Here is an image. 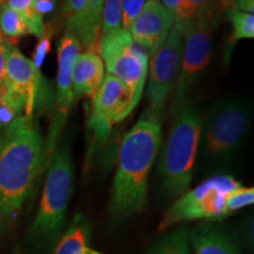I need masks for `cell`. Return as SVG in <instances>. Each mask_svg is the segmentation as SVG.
<instances>
[{"label":"cell","instance_id":"e0dca14e","mask_svg":"<svg viewBox=\"0 0 254 254\" xmlns=\"http://www.w3.org/2000/svg\"><path fill=\"white\" fill-rule=\"evenodd\" d=\"M194 254H239L232 241L220 232L205 227L192 237Z\"/></svg>","mask_w":254,"mask_h":254},{"label":"cell","instance_id":"ba28073f","mask_svg":"<svg viewBox=\"0 0 254 254\" xmlns=\"http://www.w3.org/2000/svg\"><path fill=\"white\" fill-rule=\"evenodd\" d=\"M241 186L231 176L208 178L194 190L185 192L167 209L159 225V231H165L179 222L198 219L221 220L227 217L226 198L228 193Z\"/></svg>","mask_w":254,"mask_h":254},{"label":"cell","instance_id":"5b68a950","mask_svg":"<svg viewBox=\"0 0 254 254\" xmlns=\"http://www.w3.org/2000/svg\"><path fill=\"white\" fill-rule=\"evenodd\" d=\"M44 184L39 208L32 224L33 236L56 238L65 221L73 187V165L67 146L53 152Z\"/></svg>","mask_w":254,"mask_h":254},{"label":"cell","instance_id":"9c48e42d","mask_svg":"<svg viewBox=\"0 0 254 254\" xmlns=\"http://www.w3.org/2000/svg\"><path fill=\"white\" fill-rule=\"evenodd\" d=\"M184 24L174 20L163 45L152 56L147 86L148 110L145 114L161 120L165 104L176 87L183 56Z\"/></svg>","mask_w":254,"mask_h":254},{"label":"cell","instance_id":"277c9868","mask_svg":"<svg viewBox=\"0 0 254 254\" xmlns=\"http://www.w3.org/2000/svg\"><path fill=\"white\" fill-rule=\"evenodd\" d=\"M251 123L252 105L249 99L228 98L219 101L202 122L199 147H204L211 158L231 157L245 142Z\"/></svg>","mask_w":254,"mask_h":254},{"label":"cell","instance_id":"6da1fadb","mask_svg":"<svg viewBox=\"0 0 254 254\" xmlns=\"http://www.w3.org/2000/svg\"><path fill=\"white\" fill-rule=\"evenodd\" d=\"M45 140L33 118L0 129V233L14 220L45 165Z\"/></svg>","mask_w":254,"mask_h":254},{"label":"cell","instance_id":"484cf974","mask_svg":"<svg viewBox=\"0 0 254 254\" xmlns=\"http://www.w3.org/2000/svg\"><path fill=\"white\" fill-rule=\"evenodd\" d=\"M51 37H52V32L45 28V33L40 38L39 43H38L36 50H34L33 59H31L32 63L36 66V68L39 69V71L44 60L46 58L47 53L51 51Z\"/></svg>","mask_w":254,"mask_h":254},{"label":"cell","instance_id":"d6986e66","mask_svg":"<svg viewBox=\"0 0 254 254\" xmlns=\"http://www.w3.org/2000/svg\"><path fill=\"white\" fill-rule=\"evenodd\" d=\"M227 18L232 25V33L227 41V55L232 47L239 40L253 39L254 38V15L246 12L228 9L226 11Z\"/></svg>","mask_w":254,"mask_h":254},{"label":"cell","instance_id":"7c38bea8","mask_svg":"<svg viewBox=\"0 0 254 254\" xmlns=\"http://www.w3.org/2000/svg\"><path fill=\"white\" fill-rule=\"evenodd\" d=\"M5 85L9 99L27 118H33L40 87V71L27 57L11 45L6 59Z\"/></svg>","mask_w":254,"mask_h":254},{"label":"cell","instance_id":"2e32d148","mask_svg":"<svg viewBox=\"0 0 254 254\" xmlns=\"http://www.w3.org/2000/svg\"><path fill=\"white\" fill-rule=\"evenodd\" d=\"M90 236V222L84 215L77 214L56 247L55 254H85Z\"/></svg>","mask_w":254,"mask_h":254},{"label":"cell","instance_id":"1f68e13d","mask_svg":"<svg viewBox=\"0 0 254 254\" xmlns=\"http://www.w3.org/2000/svg\"><path fill=\"white\" fill-rule=\"evenodd\" d=\"M5 5H6V0H0V8Z\"/></svg>","mask_w":254,"mask_h":254},{"label":"cell","instance_id":"cb8c5ba5","mask_svg":"<svg viewBox=\"0 0 254 254\" xmlns=\"http://www.w3.org/2000/svg\"><path fill=\"white\" fill-rule=\"evenodd\" d=\"M215 4L217 0H186L185 12L180 23H185L200 14L211 13L214 15V7L217 6Z\"/></svg>","mask_w":254,"mask_h":254},{"label":"cell","instance_id":"52a82bcc","mask_svg":"<svg viewBox=\"0 0 254 254\" xmlns=\"http://www.w3.org/2000/svg\"><path fill=\"white\" fill-rule=\"evenodd\" d=\"M213 18V14L205 13L183 23L182 65L174 87L171 107L172 118L190 104V92L208 66L212 50L211 26Z\"/></svg>","mask_w":254,"mask_h":254},{"label":"cell","instance_id":"7402d4cb","mask_svg":"<svg viewBox=\"0 0 254 254\" xmlns=\"http://www.w3.org/2000/svg\"><path fill=\"white\" fill-rule=\"evenodd\" d=\"M122 2L123 0H105L104 1L100 36L110 34L123 28Z\"/></svg>","mask_w":254,"mask_h":254},{"label":"cell","instance_id":"4dcf8cb0","mask_svg":"<svg viewBox=\"0 0 254 254\" xmlns=\"http://www.w3.org/2000/svg\"><path fill=\"white\" fill-rule=\"evenodd\" d=\"M85 254H101V253H99V252H95V251H93V250H90V249H87L86 253H85Z\"/></svg>","mask_w":254,"mask_h":254},{"label":"cell","instance_id":"8fae6325","mask_svg":"<svg viewBox=\"0 0 254 254\" xmlns=\"http://www.w3.org/2000/svg\"><path fill=\"white\" fill-rule=\"evenodd\" d=\"M80 50L81 46L75 37H73L68 32H65L58 44V72H57L55 112L44 145L46 167L53 152L58 147L59 138L75 101L72 87V67L74 60L80 55Z\"/></svg>","mask_w":254,"mask_h":254},{"label":"cell","instance_id":"ac0fdd59","mask_svg":"<svg viewBox=\"0 0 254 254\" xmlns=\"http://www.w3.org/2000/svg\"><path fill=\"white\" fill-rule=\"evenodd\" d=\"M6 6L17 12L26 23L28 34L40 38L45 33L44 18L38 13L36 0H6Z\"/></svg>","mask_w":254,"mask_h":254},{"label":"cell","instance_id":"83f0119b","mask_svg":"<svg viewBox=\"0 0 254 254\" xmlns=\"http://www.w3.org/2000/svg\"><path fill=\"white\" fill-rule=\"evenodd\" d=\"M12 44L2 36L0 32V87L5 85V71H6V59H7L8 49Z\"/></svg>","mask_w":254,"mask_h":254},{"label":"cell","instance_id":"4fadbf2b","mask_svg":"<svg viewBox=\"0 0 254 254\" xmlns=\"http://www.w3.org/2000/svg\"><path fill=\"white\" fill-rule=\"evenodd\" d=\"M173 24L174 15L159 0H146L132 21L128 33L136 45L152 57L163 45Z\"/></svg>","mask_w":254,"mask_h":254},{"label":"cell","instance_id":"4316f807","mask_svg":"<svg viewBox=\"0 0 254 254\" xmlns=\"http://www.w3.org/2000/svg\"><path fill=\"white\" fill-rule=\"evenodd\" d=\"M104 1L105 0H88L91 24L93 30L97 32L98 34H100L101 30V17H103Z\"/></svg>","mask_w":254,"mask_h":254},{"label":"cell","instance_id":"9a60e30c","mask_svg":"<svg viewBox=\"0 0 254 254\" xmlns=\"http://www.w3.org/2000/svg\"><path fill=\"white\" fill-rule=\"evenodd\" d=\"M64 15L67 28L66 32L75 37L85 52H97L100 34L92 27L88 0H65Z\"/></svg>","mask_w":254,"mask_h":254},{"label":"cell","instance_id":"f546056e","mask_svg":"<svg viewBox=\"0 0 254 254\" xmlns=\"http://www.w3.org/2000/svg\"><path fill=\"white\" fill-rule=\"evenodd\" d=\"M56 0H36V8L41 17L51 13L55 9Z\"/></svg>","mask_w":254,"mask_h":254},{"label":"cell","instance_id":"44dd1931","mask_svg":"<svg viewBox=\"0 0 254 254\" xmlns=\"http://www.w3.org/2000/svg\"><path fill=\"white\" fill-rule=\"evenodd\" d=\"M148 254H190L189 236L185 230H178L163 238Z\"/></svg>","mask_w":254,"mask_h":254},{"label":"cell","instance_id":"ffe728a7","mask_svg":"<svg viewBox=\"0 0 254 254\" xmlns=\"http://www.w3.org/2000/svg\"><path fill=\"white\" fill-rule=\"evenodd\" d=\"M0 32L8 40V43L14 46L19 38L28 34L26 23L23 17L6 5L0 8Z\"/></svg>","mask_w":254,"mask_h":254},{"label":"cell","instance_id":"603a6c76","mask_svg":"<svg viewBox=\"0 0 254 254\" xmlns=\"http://www.w3.org/2000/svg\"><path fill=\"white\" fill-rule=\"evenodd\" d=\"M254 202V189L253 187L239 186L228 193L226 198V209L227 213L231 214L233 212L241 209L246 206L252 205Z\"/></svg>","mask_w":254,"mask_h":254},{"label":"cell","instance_id":"8992f818","mask_svg":"<svg viewBox=\"0 0 254 254\" xmlns=\"http://www.w3.org/2000/svg\"><path fill=\"white\" fill-rule=\"evenodd\" d=\"M97 53H99L109 72L107 74L118 79L128 91L129 105L127 112L129 114L139 104L144 93L150 57L136 45L128 31L124 28L100 36Z\"/></svg>","mask_w":254,"mask_h":254},{"label":"cell","instance_id":"7a4b0ae2","mask_svg":"<svg viewBox=\"0 0 254 254\" xmlns=\"http://www.w3.org/2000/svg\"><path fill=\"white\" fill-rule=\"evenodd\" d=\"M161 140V120L147 114L124 135L111 192L110 211L113 217L126 218L144 208L148 176Z\"/></svg>","mask_w":254,"mask_h":254},{"label":"cell","instance_id":"3957f363","mask_svg":"<svg viewBox=\"0 0 254 254\" xmlns=\"http://www.w3.org/2000/svg\"><path fill=\"white\" fill-rule=\"evenodd\" d=\"M172 119L173 125L159 164V174L164 192L168 196H180L187 192L192 182L202 119L190 104Z\"/></svg>","mask_w":254,"mask_h":254},{"label":"cell","instance_id":"5bb4252c","mask_svg":"<svg viewBox=\"0 0 254 254\" xmlns=\"http://www.w3.org/2000/svg\"><path fill=\"white\" fill-rule=\"evenodd\" d=\"M105 78V66L97 52L81 53L73 63L72 87L74 99L91 98L99 90Z\"/></svg>","mask_w":254,"mask_h":254},{"label":"cell","instance_id":"f1b7e54d","mask_svg":"<svg viewBox=\"0 0 254 254\" xmlns=\"http://www.w3.org/2000/svg\"><path fill=\"white\" fill-rule=\"evenodd\" d=\"M160 2L174 15V20L182 21L186 7V0H161Z\"/></svg>","mask_w":254,"mask_h":254},{"label":"cell","instance_id":"d4e9b609","mask_svg":"<svg viewBox=\"0 0 254 254\" xmlns=\"http://www.w3.org/2000/svg\"><path fill=\"white\" fill-rule=\"evenodd\" d=\"M146 0H123L122 2V25L124 30L128 31L132 21L134 20L139 12L141 11L142 6L145 5Z\"/></svg>","mask_w":254,"mask_h":254},{"label":"cell","instance_id":"30bf717a","mask_svg":"<svg viewBox=\"0 0 254 254\" xmlns=\"http://www.w3.org/2000/svg\"><path fill=\"white\" fill-rule=\"evenodd\" d=\"M128 105L129 93L127 88L113 75H105L99 90L92 97L87 123L92 140L87 160L107 140L113 125L128 116Z\"/></svg>","mask_w":254,"mask_h":254}]
</instances>
